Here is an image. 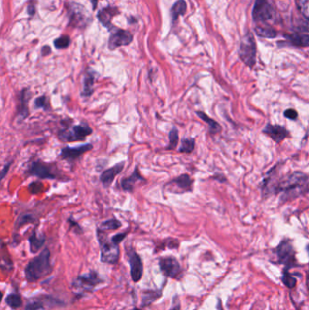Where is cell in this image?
<instances>
[{"instance_id":"obj_29","label":"cell","mask_w":309,"mask_h":310,"mask_svg":"<svg viewBox=\"0 0 309 310\" xmlns=\"http://www.w3.org/2000/svg\"><path fill=\"white\" fill-rule=\"evenodd\" d=\"M159 298H161V292L160 291H145L142 294V306H148L152 304L155 300H157Z\"/></svg>"},{"instance_id":"obj_14","label":"cell","mask_w":309,"mask_h":310,"mask_svg":"<svg viewBox=\"0 0 309 310\" xmlns=\"http://www.w3.org/2000/svg\"><path fill=\"white\" fill-rule=\"evenodd\" d=\"M128 259L131 267V276L134 282H139L142 277L143 265L140 256L133 248L128 249Z\"/></svg>"},{"instance_id":"obj_7","label":"cell","mask_w":309,"mask_h":310,"mask_svg":"<svg viewBox=\"0 0 309 310\" xmlns=\"http://www.w3.org/2000/svg\"><path fill=\"white\" fill-rule=\"evenodd\" d=\"M275 251L279 264L286 266L287 270L296 264V252L290 241H282Z\"/></svg>"},{"instance_id":"obj_35","label":"cell","mask_w":309,"mask_h":310,"mask_svg":"<svg viewBox=\"0 0 309 310\" xmlns=\"http://www.w3.org/2000/svg\"><path fill=\"white\" fill-rule=\"evenodd\" d=\"M298 6L302 16L309 20V0H298Z\"/></svg>"},{"instance_id":"obj_19","label":"cell","mask_w":309,"mask_h":310,"mask_svg":"<svg viewBox=\"0 0 309 310\" xmlns=\"http://www.w3.org/2000/svg\"><path fill=\"white\" fill-rule=\"evenodd\" d=\"M96 72L88 70L84 74L83 80V90L81 92V96L83 97H90L94 93V85L96 83Z\"/></svg>"},{"instance_id":"obj_23","label":"cell","mask_w":309,"mask_h":310,"mask_svg":"<svg viewBox=\"0 0 309 310\" xmlns=\"http://www.w3.org/2000/svg\"><path fill=\"white\" fill-rule=\"evenodd\" d=\"M290 44L297 47H309V35L304 34H290L287 36Z\"/></svg>"},{"instance_id":"obj_10","label":"cell","mask_w":309,"mask_h":310,"mask_svg":"<svg viewBox=\"0 0 309 310\" xmlns=\"http://www.w3.org/2000/svg\"><path fill=\"white\" fill-rule=\"evenodd\" d=\"M160 269L163 273V275L171 278H177L181 273V267L179 261L174 257L168 256L160 259L159 261Z\"/></svg>"},{"instance_id":"obj_16","label":"cell","mask_w":309,"mask_h":310,"mask_svg":"<svg viewBox=\"0 0 309 310\" xmlns=\"http://www.w3.org/2000/svg\"><path fill=\"white\" fill-rule=\"evenodd\" d=\"M124 166H125V161L120 162L109 169L104 170L100 175V181H101L103 186L104 188L111 186L113 180L115 179V177L123 172Z\"/></svg>"},{"instance_id":"obj_32","label":"cell","mask_w":309,"mask_h":310,"mask_svg":"<svg viewBox=\"0 0 309 310\" xmlns=\"http://www.w3.org/2000/svg\"><path fill=\"white\" fill-rule=\"evenodd\" d=\"M6 304L8 305L10 308L14 309V310H17L21 307L22 299L20 298V296L17 294H10L6 297Z\"/></svg>"},{"instance_id":"obj_34","label":"cell","mask_w":309,"mask_h":310,"mask_svg":"<svg viewBox=\"0 0 309 310\" xmlns=\"http://www.w3.org/2000/svg\"><path fill=\"white\" fill-rule=\"evenodd\" d=\"M282 281L287 286V288H293L296 286V278L288 272V270L285 269L283 272Z\"/></svg>"},{"instance_id":"obj_25","label":"cell","mask_w":309,"mask_h":310,"mask_svg":"<svg viewBox=\"0 0 309 310\" xmlns=\"http://www.w3.org/2000/svg\"><path fill=\"white\" fill-rule=\"evenodd\" d=\"M195 149V140L193 138H183L180 142L179 152L180 153L191 154Z\"/></svg>"},{"instance_id":"obj_17","label":"cell","mask_w":309,"mask_h":310,"mask_svg":"<svg viewBox=\"0 0 309 310\" xmlns=\"http://www.w3.org/2000/svg\"><path fill=\"white\" fill-rule=\"evenodd\" d=\"M132 41H133V35L130 32L118 29L110 37L108 46L111 50H113L115 48H118L120 46L129 45Z\"/></svg>"},{"instance_id":"obj_31","label":"cell","mask_w":309,"mask_h":310,"mask_svg":"<svg viewBox=\"0 0 309 310\" xmlns=\"http://www.w3.org/2000/svg\"><path fill=\"white\" fill-rule=\"evenodd\" d=\"M48 298H44V299H33L32 301L28 302L26 310H41L45 309V304H46V300Z\"/></svg>"},{"instance_id":"obj_6","label":"cell","mask_w":309,"mask_h":310,"mask_svg":"<svg viewBox=\"0 0 309 310\" xmlns=\"http://www.w3.org/2000/svg\"><path fill=\"white\" fill-rule=\"evenodd\" d=\"M239 57L248 68H252L257 61V46L254 35L247 33L242 38L239 49Z\"/></svg>"},{"instance_id":"obj_27","label":"cell","mask_w":309,"mask_h":310,"mask_svg":"<svg viewBox=\"0 0 309 310\" xmlns=\"http://www.w3.org/2000/svg\"><path fill=\"white\" fill-rule=\"evenodd\" d=\"M122 227V222L116 218H112L110 220H105L102 222L101 225L98 228L102 231H116Z\"/></svg>"},{"instance_id":"obj_43","label":"cell","mask_w":309,"mask_h":310,"mask_svg":"<svg viewBox=\"0 0 309 310\" xmlns=\"http://www.w3.org/2000/svg\"><path fill=\"white\" fill-rule=\"evenodd\" d=\"M307 249H308V252L309 253V245H308V247H307Z\"/></svg>"},{"instance_id":"obj_12","label":"cell","mask_w":309,"mask_h":310,"mask_svg":"<svg viewBox=\"0 0 309 310\" xmlns=\"http://www.w3.org/2000/svg\"><path fill=\"white\" fill-rule=\"evenodd\" d=\"M101 282L102 279L98 276V274L95 271H91L88 274L78 276V278L73 283V287L78 288L79 290L89 291L96 288Z\"/></svg>"},{"instance_id":"obj_26","label":"cell","mask_w":309,"mask_h":310,"mask_svg":"<svg viewBox=\"0 0 309 310\" xmlns=\"http://www.w3.org/2000/svg\"><path fill=\"white\" fill-rule=\"evenodd\" d=\"M186 9H187V5H186L184 0H179L178 2H176L174 6L172 8V17L173 20H176L180 16H182L185 14Z\"/></svg>"},{"instance_id":"obj_37","label":"cell","mask_w":309,"mask_h":310,"mask_svg":"<svg viewBox=\"0 0 309 310\" xmlns=\"http://www.w3.org/2000/svg\"><path fill=\"white\" fill-rule=\"evenodd\" d=\"M284 116L289 120H297L298 117V113L295 109L290 108V109H287L284 112Z\"/></svg>"},{"instance_id":"obj_1","label":"cell","mask_w":309,"mask_h":310,"mask_svg":"<svg viewBox=\"0 0 309 310\" xmlns=\"http://www.w3.org/2000/svg\"><path fill=\"white\" fill-rule=\"evenodd\" d=\"M309 175L299 171L282 177L275 182L266 178L261 185L262 195L263 197H268L271 194L281 193V201L286 203L309 192Z\"/></svg>"},{"instance_id":"obj_2","label":"cell","mask_w":309,"mask_h":310,"mask_svg":"<svg viewBox=\"0 0 309 310\" xmlns=\"http://www.w3.org/2000/svg\"><path fill=\"white\" fill-rule=\"evenodd\" d=\"M51 272L50 251L48 248H45L37 257L29 261L25 269L26 278L28 282L38 281L48 276Z\"/></svg>"},{"instance_id":"obj_5","label":"cell","mask_w":309,"mask_h":310,"mask_svg":"<svg viewBox=\"0 0 309 310\" xmlns=\"http://www.w3.org/2000/svg\"><path fill=\"white\" fill-rule=\"evenodd\" d=\"M93 134V129L90 126L85 123L76 124L69 127L67 125L62 129L57 132V137L60 141H84L87 136H91Z\"/></svg>"},{"instance_id":"obj_11","label":"cell","mask_w":309,"mask_h":310,"mask_svg":"<svg viewBox=\"0 0 309 310\" xmlns=\"http://www.w3.org/2000/svg\"><path fill=\"white\" fill-rule=\"evenodd\" d=\"M93 148L94 146L92 143H85L77 147H64L60 152V157L68 161L69 164H73V162L82 157L85 152L92 151Z\"/></svg>"},{"instance_id":"obj_15","label":"cell","mask_w":309,"mask_h":310,"mask_svg":"<svg viewBox=\"0 0 309 310\" xmlns=\"http://www.w3.org/2000/svg\"><path fill=\"white\" fill-rule=\"evenodd\" d=\"M262 132L276 143H280L290 136V132L286 127L279 124H268Z\"/></svg>"},{"instance_id":"obj_39","label":"cell","mask_w":309,"mask_h":310,"mask_svg":"<svg viewBox=\"0 0 309 310\" xmlns=\"http://www.w3.org/2000/svg\"><path fill=\"white\" fill-rule=\"evenodd\" d=\"M12 161H10V162H7V163L4 165L3 169L1 170V180H3L5 179V178H6V174H7L8 171L10 169Z\"/></svg>"},{"instance_id":"obj_24","label":"cell","mask_w":309,"mask_h":310,"mask_svg":"<svg viewBox=\"0 0 309 310\" xmlns=\"http://www.w3.org/2000/svg\"><path fill=\"white\" fill-rule=\"evenodd\" d=\"M169 143L167 146L165 147V150L167 151H172L175 150L177 146H178V143H179V130L177 129V127L173 126L170 132H169Z\"/></svg>"},{"instance_id":"obj_30","label":"cell","mask_w":309,"mask_h":310,"mask_svg":"<svg viewBox=\"0 0 309 310\" xmlns=\"http://www.w3.org/2000/svg\"><path fill=\"white\" fill-rule=\"evenodd\" d=\"M255 31L259 36L266 38H274L277 34L276 31L270 27H257Z\"/></svg>"},{"instance_id":"obj_3","label":"cell","mask_w":309,"mask_h":310,"mask_svg":"<svg viewBox=\"0 0 309 310\" xmlns=\"http://www.w3.org/2000/svg\"><path fill=\"white\" fill-rule=\"evenodd\" d=\"M25 173L28 176H34L45 180H60L64 177L56 169V165L50 163H45L40 159H34L28 164Z\"/></svg>"},{"instance_id":"obj_9","label":"cell","mask_w":309,"mask_h":310,"mask_svg":"<svg viewBox=\"0 0 309 310\" xmlns=\"http://www.w3.org/2000/svg\"><path fill=\"white\" fill-rule=\"evenodd\" d=\"M252 17L256 22H266L274 17V11L269 0H256Z\"/></svg>"},{"instance_id":"obj_36","label":"cell","mask_w":309,"mask_h":310,"mask_svg":"<svg viewBox=\"0 0 309 310\" xmlns=\"http://www.w3.org/2000/svg\"><path fill=\"white\" fill-rule=\"evenodd\" d=\"M70 45V37L68 35H63L60 38L55 41V46L57 49L67 48Z\"/></svg>"},{"instance_id":"obj_22","label":"cell","mask_w":309,"mask_h":310,"mask_svg":"<svg viewBox=\"0 0 309 310\" xmlns=\"http://www.w3.org/2000/svg\"><path fill=\"white\" fill-rule=\"evenodd\" d=\"M117 13H118V10L115 7H106L99 12L98 19L104 27L110 28L112 26L111 21H112V17L117 15Z\"/></svg>"},{"instance_id":"obj_18","label":"cell","mask_w":309,"mask_h":310,"mask_svg":"<svg viewBox=\"0 0 309 310\" xmlns=\"http://www.w3.org/2000/svg\"><path fill=\"white\" fill-rule=\"evenodd\" d=\"M139 182H146V180L143 176L140 174L139 166H135V169L133 173L127 178H123L120 181V185L124 192H132L135 190V185Z\"/></svg>"},{"instance_id":"obj_41","label":"cell","mask_w":309,"mask_h":310,"mask_svg":"<svg viewBox=\"0 0 309 310\" xmlns=\"http://www.w3.org/2000/svg\"><path fill=\"white\" fill-rule=\"evenodd\" d=\"M180 310V305H178L177 307H174V308H172V310Z\"/></svg>"},{"instance_id":"obj_21","label":"cell","mask_w":309,"mask_h":310,"mask_svg":"<svg viewBox=\"0 0 309 310\" xmlns=\"http://www.w3.org/2000/svg\"><path fill=\"white\" fill-rule=\"evenodd\" d=\"M197 116L200 119H202L204 123L208 124V132L211 134V135H216V134H219L222 130L220 124L215 121L214 119L210 118L208 116V114L203 112V111H197Z\"/></svg>"},{"instance_id":"obj_40","label":"cell","mask_w":309,"mask_h":310,"mask_svg":"<svg viewBox=\"0 0 309 310\" xmlns=\"http://www.w3.org/2000/svg\"><path fill=\"white\" fill-rule=\"evenodd\" d=\"M28 12H29V14H30V15H34V8L29 7V8H28Z\"/></svg>"},{"instance_id":"obj_8","label":"cell","mask_w":309,"mask_h":310,"mask_svg":"<svg viewBox=\"0 0 309 310\" xmlns=\"http://www.w3.org/2000/svg\"><path fill=\"white\" fill-rule=\"evenodd\" d=\"M164 188L167 189L169 192L174 193H186L191 192L193 190V180L189 174H181L167 182Z\"/></svg>"},{"instance_id":"obj_42","label":"cell","mask_w":309,"mask_h":310,"mask_svg":"<svg viewBox=\"0 0 309 310\" xmlns=\"http://www.w3.org/2000/svg\"><path fill=\"white\" fill-rule=\"evenodd\" d=\"M97 1H98V0H92V2H93V6H94V7H96V5H97Z\"/></svg>"},{"instance_id":"obj_20","label":"cell","mask_w":309,"mask_h":310,"mask_svg":"<svg viewBox=\"0 0 309 310\" xmlns=\"http://www.w3.org/2000/svg\"><path fill=\"white\" fill-rule=\"evenodd\" d=\"M29 241V248L31 253H36L39 249L42 248L45 242V234H38L36 230H34L30 237L28 239Z\"/></svg>"},{"instance_id":"obj_13","label":"cell","mask_w":309,"mask_h":310,"mask_svg":"<svg viewBox=\"0 0 309 310\" xmlns=\"http://www.w3.org/2000/svg\"><path fill=\"white\" fill-rule=\"evenodd\" d=\"M31 92L28 88H24L20 91L17 96V117L20 121H24L29 116L28 103L31 99Z\"/></svg>"},{"instance_id":"obj_44","label":"cell","mask_w":309,"mask_h":310,"mask_svg":"<svg viewBox=\"0 0 309 310\" xmlns=\"http://www.w3.org/2000/svg\"><path fill=\"white\" fill-rule=\"evenodd\" d=\"M139 310V309H137V308H135V309H134V310Z\"/></svg>"},{"instance_id":"obj_28","label":"cell","mask_w":309,"mask_h":310,"mask_svg":"<svg viewBox=\"0 0 309 310\" xmlns=\"http://www.w3.org/2000/svg\"><path fill=\"white\" fill-rule=\"evenodd\" d=\"M34 108L35 110L43 109L44 111H46V112L50 111V104H49V100H48L47 96L45 95H42V96H38L37 98H35L34 102Z\"/></svg>"},{"instance_id":"obj_4","label":"cell","mask_w":309,"mask_h":310,"mask_svg":"<svg viewBox=\"0 0 309 310\" xmlns=\"http://www.w3.org/2000/svg\"><path fill=\"white\" fill-rule=\"evenodd\" d=\"M97 238L101 248V261L107 264L117 263L120 257L119 245L109 241L104 231L97 229Z\"/></svg>"},{"instance_id":"obj_38","label":"cell","mask_w":309,"mask_h":310,"mask_svg":"<svg viewBox=\"0 0 309 310\" xmlns=\"http://www.w3.org/2000/svg\"><path fill=\"white\" fill-rule=\"evenodd\" d=\"M127 236V232H121V233H117L116 235H113L111 240L113 243L119 245L120 243L124 241V239Z\"/></svg>"},{"instance_id":"obj_33","label":"cell","mask_w":309,"mask_h":310,"mask_svg":"<svg viewBox=\"0 0 309 310\" xmlns=\"http://www.w3.org/2000/svg\"><path fill=\"white\" fill-rule=\"evenodd\" d=\"M34 221H35V219L31 214L20 215V217L17 219L16 225H15L16 230H18L19 228H21L27 223H33Z\"/></svg>"}]
</instances>
